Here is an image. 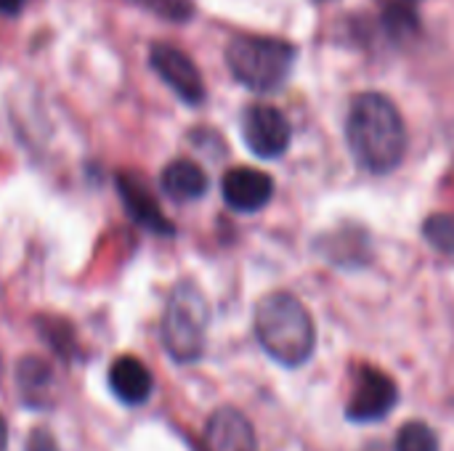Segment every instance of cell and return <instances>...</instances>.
I'll list each match as a JSON object with an SVG mask.
<instances>
[{"label": "cell", "instance_id": "6da1fadb", "mask_svg": "<svg viewBox=\"0 0 454 451\" xmlns=\"http://www.w3.org/2000/svg\"><path fill=\"white\" fill-rule=\"evenodd\" d=\"M346 141L367 173H391L407 154V125L396 104L383 93H362L354 98L346 120Z\"/></svg>", "mask_w": 454, "mask_h": 451}, {"label": "cell", "instance_id": "7a4b0ae2", "mask_svg": "<svg viewBox=\"0 0 454 451\" xmlns=\"http://www.w3.org/2000/svg\"><path fill=\"white\" fill-rule=\"evenodd\" d=\"M261 348L282 367H301L317 348V327L306 306L290 292H271L255 308Z\"/></svg>", "mask_w": 454, "mask_h": 451}, {"label": "cell", "instance_id": "3957f363", "mask_svg": "<svg viewBox=\"0 0 454 451\" xmlns=\"http://www.w3.org/2000/svg\"><path fill=\"white\" fill-rule=\"evenodd\" d=\"M226 64L237 82L255 93L279 90L295 66V48L279 37L237 35L226 45Z\"/></svg>", "mask_w": 454, "mask_h": 451}, {"label": "cell", "instance_id": "277c9868", "mask_svg": "<svg viewBox=\"0 0 454 451\" xmlns=\"http://www.w3.org/2000/svg\"><path fill=\"white\" fill-rule=\"evenodd\" d=\"M210 306L194 282H178L162 314V346L176 364H194L205 354Z\"/></svg>", "mask_w": 454, "mask_h": 451}, {"label": "cell", "instance_id": "5b68a950", "mask_svg": "<svg viewBox=\"0 0 454 451\" xmlns=\"http://www.w3.org/2000/svg\"><path fill=\"white\" fill-rule=\"evenodd\" d=\"M396 401H399L396 383L375 367H362L354 377V391L346 404V417L351 423H378L394 412Z\"/></svg>", "mask_w": 454, "mask_h": 451}, {"label": "cell", "instance_id": "8992f818", "mask_svg": "<svg viewBox=\"0 0 454 451\" xmlns=\"http://www.w3.org/2000/svg\"><path fill=\"white\" fill-rule=\"evenodd\" d=\"M242 138L261 159H277L290 149V120L271 104H253L242 114Z\"/></svg>", "mask_w": 454, "mask_h": 451}, {"label": "cell", "instance_id": "52a82bcc", "mask_svg": "<svg viewBox=\"0 0 454 451\" xmlns=\"http://www.w3.org/2000/svg\"><path fill=\"white\" fill-rule=\"evenodd\" d=\"M149 64L181 101H186L192 106L205 101L202 74H200L197 64L181 48L168 45V43H154L149 51Z\"/></svg>", "mask_w": 454, "mask_h": 451}, {"label": "cell", "instance_id": "ba28073f", "mask_svg": "<svg viewBox=\"0 0 454 451\" xmlns=\"http://www.w3.org/2000/svg\"><path fill=\"white\" fill-rule=\"evenodd\" d=\"M223 202L242 215H253L271 202L274 181L269 173L255 167H231L221 181Z\"/></svg>", "mask_w": 454, "mask_h": 451}, {"label": "cell", "instance_id": "9c48e42d", "mask_svg": "<svg viewBox=\"0 0 454 451\" xmlns=\"http://www.w3.org/2000/svg\"><path fill=\"white\" fill-rule=\"evenodd\" d=\"M117 191H120V199H122L125 210L130 213V218L138 226H144L146 231L160 234V237H173L176 234L173 223L165 218L160 202L154 199V194L149 191V186L141 178H136L130 173H120L117 175Z\"/></svg>", "mask_w": 454, "mask_h": 451}, {"label": "cell", "instance_id": "30bf717a", "mask_svg": "<svg viewBox=\"0 0 454 451\" xmlns=\"http://www.w3.org/2000/svg\"><path fill=\"white\" fill-rule=\"evenodd\" d=\"M205 451H258V439L250 420L231 407L213 412L205 428Z\"/></svg>", "mask_w": 454, "mask_h": 451}, {"label": "cell", "instance_id": "8fae6325", "mask_svg": "<svg viewBox=\"0 0 454 451\" xmlns=\"http://www.w3.org/2000/svg\"><path fill=\"white\" fill-rule=\"evenodd\" d=\"M109 388L125 407H141L152 399V372L136 356H120L109 367Z\"/></svg>", "mask_w": 454, "mask_h": 451}, {"label": "cell", "instance_id": "7c38bea8", "mask_svg": "<svg viewBox=\"0 0 454 451\" xmlns=\"http://www.w3.org/2000/svg\"><path fill=\"white\" fill-rule=\"evenodd\" d=\"M160 186L173 202H197L205 197L210 181H207V173L197 162L173 159L170 165H165L160 175Z\"/></svg>", "mask_w": 454, "mask_h": 451}, {"label": "cell", "instance_id": "4fadbf2b", "mask_svg": "<svg viewBox=\"0 0 454 451\" xmlns=\"http://www.w3.org/2000/svg\"><path fill=\"white\" fill-rule=\"evenodd\" d=\"M16 383H19V396L24 404L32 409H45L53 399V369L37 359V356H24L16 369Z\"/></svg>", "mask_w": 454, "mask_h": 451}, {"label": "cell", "instance_id": "5bb4252c", "mask_svg": "<svg viewBox=\"0 0 454 451\" xmlns=\"http://www.w3.org/2000/svg\"><path fill=\"white\" fill-rule=\"evenodd\" d=\"M394 451H439V436L428 423L412 420L399 428Z\"/></svg>", "mask_w": 454, "mask_h": 451}, {"label": "cell", "instance_id": "9a60e30c", "mask_svg": "<svg viewBox=\"0 0 454 451\" xmlns=\"http://www.w3.org/2000/svg\"><path fill=\"white\" fill-rule=\"evenodd\" d=\"M423 234L428 245L436 247L439 253H454V215L447 213L431 215L423 226Z\"/></svg>", "mask_w": 454, "mask_h": 451}, {"label": "cell", "instance_id": "2e32d148", "mask_svg": "<svg viewBox=\"0 0 454 451\" xmlns=\"http://www.w3.org/2000/svg\"><path fill=\"white\" fill-rule=\"evenodd\" d=\"M136 3L168 21H189L194 16V0H136Z\"/></svg>", "mask_w": 454, "mask_h": 451}, {"label": "cell", "instance_id": "e0dca14e", "mask_svg": "<svg viewBox=\"0 0 454 451\" xmlns=\"http://www.w3.org/2000/svg\"><path fill=\"white\" fill-rule=\"evenodd\" d=\"M27 451H59V444L53 439L51 431L45 428H35L27 439Z\"/></svg>", "mask_w": 454, "mask_h": 451}, {"label": "cell", "instance_id": "ac0fdd59", "mask_svg": "<svg viewBox=\"0 0 454 451\" xmlns=\"http://www.w3.org/2000/svg\"><path fill=\"white\" fill-rule=\"evenodd\" d=\"M24 0H0V16H19Z\"/></svg>", "mask_w": 454, "mask_h": 451}, {"label": "cell", "instance_id": "d6986e66", "mask_svg": "<svg viewBox=\"0 0 454 451\" xmlns=\"http://www.w3.org/2000/svg\"><path fill=\"white\" fill-rule=\"evenodd\" d=\"M5 444H8V425L0 415V451H5Z\"/></svg>", "mask_w": 454, "mask_h": 451}]
</instances>
